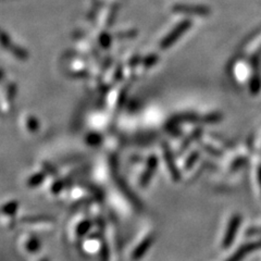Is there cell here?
Wrapping results in <instances>:
<instances>
[{"label":"cell","mask_w":261,"mask_h":261,"mask_svg":"<svg viewBox=\"0 0 261 261\" xmlns=\"http://www.w3.org/2000/svg\"><path fill=\"white\" fill-rule=\"evenodd\" d=\"M191 26V21L185 20L182 21L180 24L176 25V28L171 31V32L167 35V37H165L161 41L160 46L162 49H167L170 46L173 45V43H175L178 39L181 37V35L186 32Z\"/></svg>","instance_id":"1"},{"label":"cell","mask_w":261,"mask_h":261,"mask_svg":"<svg viewBox=\"0 0 261 261\" xmlns=\"http://www.w3.org/2000/svg\"><path fill=\"white\" fill-rule=\"evenodd\" d=\"M2 44H3V46L6 47V48H10L11 51H12V54L15 55L16 58H20V59H25V58H28V52H26L23 48H21L20 46H13L10 41V38H9L6 33H3L2 34Z\"/></svg>","instance_id":"5"},{"label":"cell","mask_w":261,"mask_h":261,"mask_svg":"<svg viewBox=\"0 0 261 261\" xmlns=\"http://www.w3.org/2000/svg\"><path fill=\"white\" fill-rule=\"evenodd\" d=\"M117 12V6L113 4V6H109L106 9H104L103 11L99 13V19H98V24L101 28H108V26L112 23L114 20V16H116Z\"/></svg>","instance_id":"3"},{"label":"cell","mask_w":261,"mask_h":261,"mask_svg":"<svg viewBox=\"0 0 261 261\" xmlns=\"http://www.w3.org/2000/svg\"><path fill=\"white\" fill-rule=\"evenodd\" d=\"M68 69L70 75L72 77H86L88 74V66L82 59H69Z\"/></svg>","instance_id":"2"},{"label":"cell","mask_w":261,"mask_h":261,"mask_svg":"<svg viewBox=\"0 0 261 261\" xmlns=\"http://www.w3.org/2000/svg\"><path fill=\"white\" fill-rule=\"evenodd\" d=\"M174 11L176 12H182V13H187V15H207L209 10L208 8L202 7V6H191V4H178L175 6Z\"/></svg>","instance_id":"4"}]
</instances>
